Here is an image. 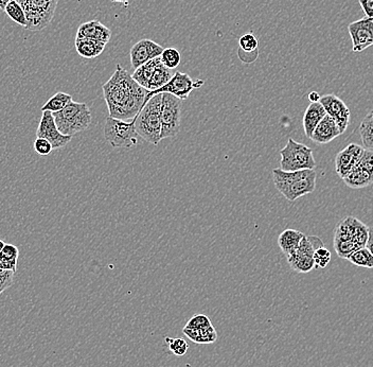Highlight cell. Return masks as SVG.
<instances>
[{
	"mask_svg": "<svg viewBox=\"0 0 373 367\" xmlns=\"http://www.w3.org/2000/svg\"><path fill=\"white\" fill-rule=\"evenodd\" d=\"M325 246L322 239L316 236H305L294 254L288 257V263L297 273H309L315 269L314 252Z\"/></svg>",
	"mask_w": 373,
	"mask_h": 367,
	"instance_id": "obj_10",
	"label": "cell"
},
{
	"mask_svg": "<svg viewBox=\"0 0 373 367\" xmlns=\"http://www.w3.org/2000/svg\"><path fill=\"white\" fill-rule=\"evenodd\" d=\"M366 17L373 18V0H359Z\"/></svg>",
	"mask_w": 373,
	"mask_h": 367,
	"instance_id": "obj_40",
	"label": "cell"
},
{
	"mask_svg": "<svg viewBox=\"0 0 373 367\" xmlns=\"http://www.w3.org/2000/svg\"><path fill=\"white\" fill-rule=\"evenodd\" d=\"M342 180H344L345 184H346L348 187L352 188V189H363V188L368 187V186L372 185L373 184L372 176L357 165V167H355L348 176H345Z\"/></svg>",
	"mask_w": 373,
	"mask_h": 367,
	"instance_id": "obj_22",
	"label": "cell"
},
{
	"mask_svg": "<svg viewBox=\"0 0 373 367\" xmlns=\"http://www.w3.org/2000/svg\"><path fill=\"white\" fill-rule=\"evenodd\" d=\"M12 1V0H0V10H4L6 9V4L9 2Z\"/></svg>",
	"mask_w": 373,
	"mask_h": 367,
	"instance_id": "obj_43",
	"label": "cell"
},
{
	"mask_svg": "<svg viewBox=\"0 0 373 367\" xmlns=\"http://www.w3.org/2000/svg\"><path fill=\"white\" fill-rule=\"evenodd\" d=\"M166 342L168 343L169 349L174 353L175 356H185L188 351V343L184 339L166 338Z\"/></svg>",
	"mask_w": 373,
	"mask_h": 367,
	"instance_id": "obj_32",
	"label": "cell"
},
{
	"mask_svg": "<svg viewBox=\"0 0 373 367\" xmlns=\"http://www.w3.org/2000/svg\"><path fill=\"white\" fill-rule=\"evenodd\" d=\"M182 102L183 100L171 94H162V134L160 139L177 137L181 129Z\"/></svg>",
	"mask_w": 373,
	"mask_h": 367,
	"instance_id": "obj_7",
	"label": "cell"
},
{
	"mask_svg": "<svg viewBox=\"0 0 373 367\" xmlns=\"http://www.w3.org/2000/svg\"><path fill=\"white\" fill-rule=\"evenodd\" d=\"M238 45H240V49L246 53H253V51L259 50V42L258 38H256L255 34L246 33L244 36H241L238 40Z\"/></svg>",
	"mask_w": 373,
	"mask_h": 367,
	"instance_id": "obj_30",
	"label": "cell"
},
{
	"mask_svg": "<svg viewBox=\"0 0 373 367\" xmlns=\"http://www.w3.org/2000/svg\"><path fill=\"white\" fill-rule=\"evenodd\" d=\"M17 2H19V4H21V6H25L26 2L28 1V0H16Z\"/></svg>",
	"mask_w": 373,
	"mask_h": 367,
	"instance_id": "obj_45",
	"label": "cell"
},
{
	"mask_svg": "<svg viewBox=\"0 0 373 367\" xmlns=\"http://www.w3.org/2000/svg\"><path fill=\"white\" fill-rule=\"evenodd\" d=\"M102 90L110 117L121 120L131 119L138 115L149 92L140 85L120 64L117 65L114 75L104 84Z\"/></svg>",
	"mask_w": 373,
	"mask_h": 367,
	"instance_id": "obj_1",
	"label": "cell"
},
{
	"mask_svg": "<svg viewBox=\"0 0 373 367\" xmlns=\"http://www.w3.org/2000/svg\"><path fill=\"white\" fill-rule=\"evenodd\" d=\"M0 254H1L2 256L6 257L8 259H11V260H19V250L15 245H4V250H1Z\"/></svg>",
	"mask_w": 373,
	"mask_h": 367,
	"instance_id": "obj_37",
	"label": "cell"
},
{
	"mask_svg": "<svg viewBox=\"0 0 373 367\" xmlns=\"http://www.w3.org/2000/svg\"><path fill=\"white\" fill-rule=\"evenodd\" d=\"M112 2H119V4H125V6H129V0H110Z\"/></svg>",
	"mask_w": 373,
	"mask_h": 367,
	"instance_id": "obj_44",
	"label": "cell"
},
{
	"mask_svg": "<svg viewBox=\"0 0 373 367\" xmlns=\"http://www.w3.org/2000/svg\"><path fill=\"white\" fill-rule=\"evenodd\" d=\"M34 151L42 156H47L53 151V147L45 138L36 137L33 144Z\"/></svg>",
	"mask_w": 373,
	"mask_h": 367,
	"instance_id": "obj_35",
	"label": "cell"
},
{
	"mask_svg": "<svg viewBox=\"0 0 373 367\" xmlns=\"http://www.w3.org/2000/svg\"><path fill=\"white\" fill-rule=\"evenodd\" d=\"M14 272L0 270V295L13 284Z\"/></svg>",
	"mask_w": 373,
	"mask_h": 367,
	"instance_id": "obj_36",
	"label": "cell"
},
{
	"mask_svg": "<svg viewBox=\"0 0 373 367\" xmlns=\"http://www.w3.org/2000/svg\"><path fill=\"white\" fill-rule=\"evenodd\" d=\"M75 45L77 53L82 58L95 59L103 53L107 44L100 42V41L93 40V38H75Z\"/></svg>",
	"mask_w": 373,
	"mask_h": 367,
	"instance_id": "obj_20",
	"label": "cell"
},
{
	"mask_svg": "<svg viewBox=\"0 0 373 367\" xmlns=\"http://www.w3.org/2000/svg\"><path fill=\"white\" fill-rule=\"evenodd\" d=\"M275 187L290 202L303 198L305 194L312 193L316 189L317 174L315 170H299V171H284L273 170Z\"/></svg>",
	"mask_w": 373,
	"mask_h": 367,
	"instance_id": "obj_2",
	"label": "cell"
},
{
	"mask_svg": "<svg viewBox=\"0 0 373 367\" xmlns=\"http://www.w3.org/2000/svg\"><path fill=\"white\" fill-rule=\"evenodd\" d=\"M211 325L209 317L204 314H197L189 319L185 328L186 329H201V328L209 327Z\"/></svg>",
	"mask_w": 373,
	"mask_h": 367,
	"instance_id": "obj_33",
	"label": "cell"
},
{
	"mask_svg": "<svg viewBox=\"0 0 373 367\" xmlns=\"http://www.w3.org/2000/svg\"><path fill=\"white\" fill-rule=\"evenodd\" d=\"M365 148L357 144H350L337 153L335 157L336 174L340 178L344 179L348 176L359 164Z\"/></svg>",
	"mask_w": 373,
	"mask_h": 367,
	"instance_id": "obj_16",
	"label": "cell"
},
{
	"mask_svg": "<svg viewBox=\"0 0 373 367\" xmlns=\"http://www.w3.org/2000/svg\"><path fill=\"white\" fill-rule=\"evenodd\" d=\"M204 83H205V82H204L203 80H196V81H194V80H193L190 75H186V73L177 71L174 75H173L172 79H171L166 85L162 86L159 90L147 92L143 107L149 102L152 97L158 94H164V92L173 95V96L177 97V98L181 99V100H186L189 95L192 92V90H194V88L201 87V86L204 85Z\"/></svg>",
	"mask_w": 373,
	"mask_h": 367,
	"instance_id": "obj_11",
	"label": "cell"
},
{
	"mask_svg": "<svg viewBox=\"0 0 373 367\" xmlns=\"http://www.w3.org/2000/svg\"><path fill=\"white\" fill-rule=\"evenodd\" d=\"M331 261V252L325 246L317 248L314 252V262L316 269H325Z\"/></svg>",
	"mask_w": 373,
	"mask_h": 367,
	"instance_id": "obj_31",
	"label": "cell"
},
{
	"mask_svg": "<svg viewBox=\"0 0 373 367\" xmlns=\"http://www.w3.org/2000/svg\"><path fill=\"white\" fill-rule=\"evenodd\" d=\"M366 248L369 250V252L373 255V228H369V236H368L367 245Z\"/></svg>",
	"mask_w": 373,
	"mask_h": 367,
	"instance_id": "obj_41",
	"label": "cell"
},
{
	"mask_svg": "<svg viewBox=\"0 0 373 367\" xmlns=\"http://www.w3.org/2000/svg\"><path fill=\"white\" fill-rule=\"evenodd\" d=\"M326 115V110L320 102L311 103L307 107L303 115V131L308 138H311L312 134Z\"/></svg>",
	"mask_w": 373,
	"mask_h": 367,
	"instance_id": "obj_19",
	"label": "cell"
},
{
	"mask_svg": "<svg viewBox=\"0 0 373 367\" xmlns=\"http://www.w3.org/2000/svg\"><path fill=\"white\" fill-rule=\"evenodd\" d=\"M347 260L350 261L357 267L373 269V255L367 248H362L355 250Z\"/></svg>",
	"mask_w": 373,
	"mask_h": 367,
	"instance_id": "obj_27",
	"label": "cell"
},
{
	"mask_svg": "<svg viewBox=\"0 0 373 367\" xmlns=\"http://www.w3.org/2000/svg\"><path fill=\"white\" fill-rule=\"evenodd\" d=\"M160 111H162V94H158L152 97L149 102L134 118L138 135L145 142L155 144V146L162 142L160 139V134H162Z\"/></svg>",
	"mask_w": 373,
	"mask_h": 367,
	"instance_id": "obj_3",
	"label": "cell"
},
{
	"mask_svg": "<svg viewBox=\"0 0 373 367\" xmlns=\"http://www.w3.org/2000/svg\"><path fill=\"white\" fill-rule=\"evenodd\" d=\"M184 334L196 344H212L218 339V334L214 326L201 328V329H186L184 328Z\"/></svg>",
	"mask_w": 373,
	"mask_h": 367,
	"instance_id": "obj_24",
	"label": "cell"
},
{
	"mask_svg": "<svg viewBox=\"0 0 373 367\" xmlns=\"http://www.w3.org/2000/svg\"><path fill=\"white\" fill-rule=\"evenodd\" d=\"M137 131L135 127V119L125 122V120L107 117L104 125V138L112 148L131 149L138 142Z\"/></svg>",
	"mask_w": 373,
	"mask_h": 367,
	"instance_id": "obj_6",
	"label": "cell"
},
{
	"mask_svg": "<svg viewBox=\"0 0 373 367\" xmlns=\"http://www.w3.org/2000/svg\"><path fill=\"white\" fill-rule=\"evenodd\" d=\"M58 0H28L25 6L27 27L29 31H42L51 23Z\"/></svg>",
	"mask_w": 373,
	"mask_h": 367,
	"instance_id": "obj_8",
	"label": "cell"
},
{
	"mask_svg": "<svg viewBox=\"0 0 373 367\" xmlns=\"http://www.w3.org/2000/svg\"><path fill=\"white\" fill-rule=\"evenodd\" d=\"M160 62H162V59H160L159 57L145 63V65L138 67L137 69L134 70L132 77H133V79L135 80L140 85L142 86L145 90H147V88H149V81H151L152 79V75H153L154 71L157 68Z\"/></svg>",
	"mask_w": 373,
	"mask_h": 367,
	"instance_id": "obj_23",
	"label": "cell"
},
{
	"mask_svg": "<svg viewBox=\"0 0 373 367\" xmlns=\"http://www.w3.org/2000/svg\"><path fill=\"white\" fill-rule=\"evenodd\" d=\"M36 137L45 138L52 144L53 150H56L67 146L73 136L63 135L56 127L53 114L51 112H43L42 119L36 131Z\"/></svg>",
	"mask_w": 373,
	"mask_h": 367,
	"instance_id": "obj_13",
	"label": "cell"
},
{
	"mask_svg": "<svg viewBox=\"0 0 373 367\" xmlns=\"http://www.w3.org/2000/svg\"><path fill=\"white\" fill-rule=\"evenodd\" d=\"M17 260H11L0 254V270L2 271L16 272Z\"/></svg>",
	"mask_w": 373,
	"mask_h": 367,
	"instance_id": "obj_39",
	"label": "cell"
},
{
	"mask_svg": "<svg viewBox=\"0 0 373 367\" xmlns=\"http://www.w3.org/2000/svg\"><path fill=\"white\" fill-rule=\"evenodd\" d=\"M71 101H73L71 95L63 92H56L54 96H52L51 98L43 105L42 112H51L52 114L58 113V112L62 111Z\"/></svg>",
	"mask_w": 373,
	"mask_h": 367,
	"instance_id": "obj_25",
	"label": "cell"
},
{
	"mask_svg": "<svg viewBox=\"0 0 373 367\" xmlns=\"http://www.w3.org/2000/svg\"><path fill=\"white\" fill-rule=\"evenodd\" d=\"M164 48L162 45L157 44L149 38H143L136 43L131 48L130 57H131L132 68L135 70L138 67L142 66L145 63L151 60L159 58L164 53Z\"/></svg>",
	"mask_w": 373,
	"mask_h": 367,
	"instance_id": "obj_15",
	"label": "cell"
},
{
	"mask_svg": "<svg viewBox=\"0 0 373 367\" xmlns=\"http://www.w3.org/2000/svg\"><path fill=\"white\" fill-rule=\"evenodd\" d=\"M352 40L353 51L362 53L373 45V18L364 17L348 26Z\"/></svg>",
	"mask_w": 373,
	"mask_h": 367,
	"instance_id": "obj_12",
	"label": "cell"
},
{
	"mask_svg": "<svg viewBox=\"0 0 373 367\" xmlns=\"http://www.w3.org/2000/svg\"><path fill=\"white\" fill-rule=\"evenodd\" d=\"M4 245H6L4 241L0 240V252H1V250H4Z\"/></svg>",
	"mask_w": 373,
	"mask_h": 367,
	"instance_id": "obj_46",
	"label": "cell"
},
{
	"mask_svg": "<svg viewBox=\"0 0 373 367\" xmlns=\"http://www.w3.org/2000/svg\"><path fill=\"white\" fill-rule=\"evenodd\" d=\"M320 103L326 110L327 115H329L336 122L342 134H344L347 127L350 124L351 118L350 109L347 107L346 103L340 97L333 94L322 96Z\"/></svg>",
	"mask_w": 373,
	"mask_h": 367,
	"instance_id": "obj_14",
	"label": "cell"
},
{
	"mask_svg": "<svg viewBox=\"0 0 373 367\" xmlns=\"http://www.w3.org/2000/svg\"><path fill=\"white\" fill-rule=\"evenodd\" d=\"M56 127L63 135L73 136L92 124V112L86 103L71 101L62 111L53 113Z\"/></svg>",
	"mask_w": 373,
	"mask_h": 367,
	"instance_id": "obj_4",
	"label": "cell"
},
{
	"mask_svg": "<svg viewBox=\"0 0 373 367\" xmlns=\"http://www.w3.org/2000/svg\"><path fill=\"white\" fill-rule=\"evenodd\" d=\"M305 235L293 228H288L279 235L278 245L286 258L294 254Z\"/></svg>",
	"mask_w": 373,
	"mask_h": 367,
	"instance_id": "obj_21",
	"label": "cell"
},
{
	"mask_svg": "<svg viewBox=\"0 0 373 367\" xmlns=\"http://www.w3.org/2000/svg\"><path fill=\"white\" fill-rule=\"evenodd\" d=\"M281 161L280 169L284 171H299V170H314L316 161L313 150L305 144L288 138V144L280 150Z\"/></svg>",
	"mask_w": 373,
	"mask_h": 367,
	"instance_id": "obj_5",
	"label": "cell"
},
{
	"mask_svg": "<svg viewBox=\"0 0 373 367\" xmlns=\"http://www.w3.org/2000/svg\"><path fill=\"white\" fill-rule=\"evenodd\" d=\"M369 228L354 217H347L337 224L334 233V243H349L357 248H366Z\"/></svg>",
	"mask_w": 373,
	"mask_h": 367,
	"instance_id": "obj_9",
	"label": "cell"
},
{
	"mask_svg": "<svg viewBox=\"0 0 373 367\" xmlns=\"http://www.w3.org/2000/svg\"><path fill=\"white\" fill-rule=\"evenodd\" d=\"M320 99H322V96L315 90L310 92L309 100L311 101V103L320 102Z\"/></svg>",
	"mask_w": 373,
	"mask_h": 367,
	"instance_id": "obj_42",
	"label": "cell"
},
{
	"mask_svg": "<svg viewBox=\"0 0 373 367\" xmlns=\"http://www.w3.org/2000/svg\"><path fill=\"white\" fill-rule=\"evenodd\" d=\"M4 12L17 25L23 26L25 28L27 27V16H26L25 10L16 0H12V1L9 2L6 9H4Z\"/></svg>",
	"mask_w": 373,
	"mask_h": 367,
	"instance_id": "obj_28",
	"label": "cell"
},
{
	"mask_svg": "<svg viewBox=\"0 0 373 367\" xmlns=\"http://www.w3.org/2000/svg\"><path fill=\"white\" fill-rule=\"evenodd\" d=\"M359 134L364 148L373 150V110L365 116L359 125Z\"/></svg>",
	"mask_w": 373,
	"mask_h": 367,
	"instance_id": "obj_26",
	"label": "cell"
},
{
	"mask_svg": "<svg viewBox=\"0 0 373 367\" xmlns=\"http://www.w3.org/2000/svg\"><path fill=\"white\" fill-rule=\"evenodd\" d=\"M160 59H162V64L167 67V68L175 69L179 66V63L182 61V55L179 53V51L177 48H164V53L160 55Z\"/></svg>",
	"mask_w": 373,
	"mask_h": 367,
	"instance_id": "obj_29",
	"label": "cell"
},
{
	"mask_svg": "<svg viewBox=\"0 0 373 367\" xmlns=\"http://www.w3.org/2000/svg\"><path fill=\"white\" fill-rule=\"evenodd\" d=\"M357 166L367 171L373 178V150L365 149Z\"/></svg>",
	"mask_w": 373,
	"mask_h": 367,
	"instance_id": "obj_34",
	"label": "cell"
},
{
	"mask_svg": "<svg viewBox=\"0 0 373 367\" xmlns=\"http://www.w3.org/2000/svg\"><path fill=\"white\" fill-rule=\"evenodd\" d=\"M340 135H342V132L338 125L329 115H326L317 125L310 139L313 140L316 144H326L333 142Z\"/></svg>",
	"mask_w": 373,
	"mask_h": 367,
	"instance_id": "obj_17",
	"label": "cell"
},
{
	"mask_svg": "<svg viewBox=\"0 0 373 367\" xmlns=\"http://www.w3.org/2000/svg\"><path fill=\"white\" fill-rule=\"evenodd\" d=\"M77 38H93L108 44L112 38V31L99 21H90L80 26Z\"/></svg>",
	"mask_w": 373,
	"mask_h": 367,
	"instance_id": "obj_18",
	"label": "cell"
},
{
	"mask_svg": "<svg viewBox=\"0 0 373 367\" xmlns=\"http://www.w3.org/2000/svg\"><path fill=\"white\" fill-rule=\"evenodd\" d=\"M238 59L241 60L245 64H251L258 59V55H259V50L253 51V53H246V51H243L242 49L238 48Z\"/></svg>",
	"mask_w": 373,
	"mask_h": 367,
	"instance_id": "obj_38",
	"label": "cell"
}]
</instances>
